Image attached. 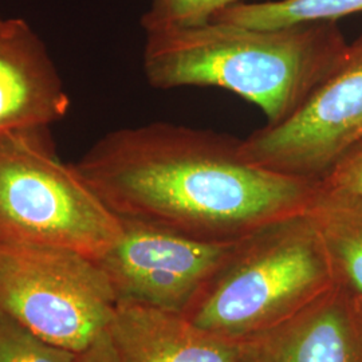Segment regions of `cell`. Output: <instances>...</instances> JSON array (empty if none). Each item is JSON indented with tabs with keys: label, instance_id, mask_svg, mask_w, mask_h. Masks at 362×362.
I'll return each mask as SVG.
<instances>
[{
	"label": "cell",
	"instance_id": "1",
	"mask_svg": "<svg viewBox=\"0 0 362 362\" xmlns=\"http://www.w3.org/2000/svg\"><path fill=\"white\" fill-rule=\"evenodd\" d=\"M74 165L118 218L211 243L309 211L318 187L251 163L239 139L169 122L110 132Z\"/></svg>",
	"mask_w": 362,
	"mask_h": 362
},
{
	"label": "cell",
	"instance_id": "2",
	"mask_svg": "<svg viewBox=\"0 0 362 362\" xmlns=\"http://www.w3.org/2000/svg\"><path fill=\"white\" fill-rule=\"evenodd\" d=\"M349 43L337 22L281 28L230 23L146 33L149 85L220 88L258 106L264 125L293 116L344 59Z\"/></svg>",
	"mask_w": 362,
	"mask_h": 362
},
{
	"label": "cell",
	"instance_id": "3",
	"mask_svg": "<svg viewBox=\"0 0 362 362\" xmlns=\"http://www.w3.org/2000/svg\"><path fill=\"white\" fill-rule=\"evenodd\" d=\"M334 285L322 235L306 211L238 240L184 315L239 344L285 322Z\"/></svg>",
	"mask_w": 362,
	"mask_h": 362
},
{
	"label": "cell",
	"instance_id": "4",
	"mask_svg": "<svg viewBox=\"0 0 362 362\" xmlns=\"http://www.w3.org/2000/svg\"><path fill=\"white\" fill-rule=\"evenodd\" d=\"M121 219L55 152L49 128L0 134V240L58 247L100 260Z\"/></svg>",
	"mask_w": 362,
	"mask_h": 362
},
{
	"label": "cell",
	"instance_id": "5",
	"mask_svg": "<svg viewBox=\"0 0 362 362\" xmlns=\"http://www.w3.org/2000/svg\"><path fill=\"white\" fill-rule=\"evenodd\" d=\"M116 294L93 259L0 240V311L45 341L81 351L109 327Z\"/></svg>",
	"mask_w": 362,
	"mask_h": 362
},
{
	"label": "cell",
	"instance_id": "6",
	"mask_svg": "<svg viewBox=\"0 0 362 362\" xmlns=\"http://www.w3.org/2000/svg\"><path fill=\"white\" fill-rule=\"evenodd\" d=\"M361 141L362 34L293 116L251 133L242 140V152L269 170L320 181Z\"/></svg>",
	"mask_w": 362,
	"mask_h": 362
},
{
	"label": "cell",
	"instance_id": "7",
	"mask_svg": "<svg viewBox=\"0 0 362 362\" xmlns=\"http://www.w3.org/2000/svg\"><path fill=\"white\" fill-rule=\"evenodd\" d=\"M121 224L122 233L116 245L97 260L117 302L182 315L236 243L196 240L140 220L121 219Z\"/></svg>",
	"mask_w": 362,
	"mask_h": 362
},
{
	"label": "cell",
	"instance_id": "8",
	"mask_svg": "<svg viewBox=\"0 0 362 362\" xmlns=\"http://www.w3.org/2000/svg\"><path fill=\"white\" fill-rule=\"evenodd\" d=\"M70 98L43 40L22 18L0 15V134L49 128Z\"/></svg>",
	"mask_w": 362,
	"mask_h": 362
},
{
	"label": "cell",
	"instance_id": "9",
	"mask_svg": "<svg viewBox=\"0 0 362 362\" xmlns=\"http://www.w3.org/2000/svg\"><path fill=\"white\" fill-rule=\"evenodd\" d=\"M236 362H362L348 293L334 285L285 322L239 342Z\"/></svg>",
	"mask_w": 362,
	"mask_h": 362
},
{
	"label": "cell",
	"instance_id": "10",
	"mask_svg": "<svg viewBox=\"0 0 362 362\" xmlns=\"http://www.w3.org/2000/svg\"><path fill=\"white\" fill-rule=\"evenodd\" d=\"M119 362H236L238 344L192 324L185 315L117 302L109 325Z\"/></svg>",
	"mask_w": 362,
	"mask_h": 362
},
{
	"label": "cell",
	"instance_id": "11",
	"mask_svg": "<svg viewBox=\"0 0 362 362\" xmlns=\"http://www.w3.org/2000/svg\"><path fill=\"white\" fill-rule=\"evenodd\" d=\"M309 212L322 235L336 285L350 297H362V212L327 204L315 196Z\"/></svg>",
	"mask_w": 362,
	"mask_h": 362
},
{
	"label": "cell",
	"instance_id": "12",
	"mask_svg": "<svg viewBox=\"0 0 362 362\" xmlns=\"http://www.w3.org/2000/svg\"><path fill=\"white\" fill-rule=\"evenodd\" d=\"M358 13H362V0H260L224 8L212 22L269 30L337 22Z\"/></svg>",
	"mask_w": 362,
	"mask_h": 362
},
{
	"label": "cell",
	"instance_id": "13",
	"mask_svg": "<svg viewBox=\"0 0 362 362\" xmlns=\"http://www.w3.org/2000/svg\"><path fill=\"white\" fill-rule=\"evenodd\" d=\"M247 1L252 0H152L141 26L146 33L203 26L224 8Z\"/></svg>",
	"mask_w": 362,
	"mask_h": 362
},
{
	"label": "cell",
	"instance_id": "14",
	"mask_svg": "<svg viewBox=\"0 0 362 362\" xmlns=\"http://www.w3.org/2000/svg\"><path fill=\"white\" fill-rule=\"evenodd\" d=\"M76 354L45 341L0 311V362H73Z\"/></svg>",
	"mask_w": 362,
	"mask_h": 362
},
{
	"label": "cell",
	"instance_id": "15",
	"mask_svg": "<svg viewBox=\"0 0 362 362\" xmlns=\"http://www.w3.org/2000/svg\"><path fill=\"white\" fill-rule=\"evenodd\" d=\"M315 199L362 212V141L341 156L318 181Z\"/></svg>",
	"mask_w": 362,
	"mask_h": 362
},
{
	"label": "cell",
	"instance_id": "16",
	"mask_svg": "<svg viewBox=\"0 0 362 362\" xmlns=\"http://www.w3.org/2000/svg\"><path fill=\"white\" fill-rule=\"evenodd\" d=\"M73 362H119L109 327L97 337L88 348L77 351Z\"/></svg>",
	"mask_w": 362,
	"mask_h": 362
},
{
	"label": "cell",
	"instance_id": "17",
	"mask_svg": "<svg viewBox=\"0 0 362 362\" xmlns=\"http://www.w3.org/2000/svg\"><path fill=\"white\" fill-rule=\"evenodd\" d=\"M349 296V294H348ZM350 308H351V314L353 320L357 327V332L360 334L362 342V297H350Z\"/></svg>",
	"mask_w": 362,
	"mask_h": 362
}]
</instances>
